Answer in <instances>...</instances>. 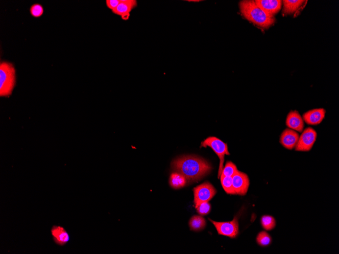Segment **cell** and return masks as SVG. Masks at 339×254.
Segmentation results:
<instances>
[{
    "instance_id": "obj_21",
    "label": "cell",
    "mask_w": 339,
    "mask_h": 254,
    "mask_svg": "<svg viewBox=\"0 0 339 254\" xmlns=\"http://www.w3.org/2000/svg\"><path fill=\"white\" fill-rule=\"evenodd\" d=\"M257 241L260 246L266 247L271 244L272 238L267 232L262 231L259 233L257 238Z\"/></svg>"
},
{
    "instance_id": "obj_25",
    "label": "cell",
    "mask_w": 339,
    "mask_h": 254,
    "mask_svg": "<svg viewBox=\"0 0 339 254\" xmlns=\"http://www.w3.org/2000/svg\"><path fill=\"white\" fill-rule=\"evenodd\" d=\"M189 1V2H199L200 1H197V0H196V1H194V0H193V1H192V0H191V1Z\"/></svg>"
},
{
    "instance_id": "obj_8",
    "label": "cell",
    "mask_w": 339,
    "mask_h": 254,
    "mask_svg": "<svg viewBox=\"0 0 339 254\" xmlns=\"http://www.w3.org/2000/svg\"><path fill=\"white\" fill-rule=\"evenodd\" d=\"M233 186L236 194L245 195L249 186L248 176L245 173L238 171L232 177Z\"/></svg>"
},
{
    "instance_id": "obj_10",
    "label": "cell",
    "mask_w": 339,
    "mask_h": 254,
    "mask_svg": "<svg viewBox=\"0 0 339 254\" xmlns=\"http://www.w3.org/2000/svg\"><path fill=\"white\" fill-rule=\"evenodd\" d=\"M299 137L297 132L287 129L281 135L280 143L285 148L292 150L297 144Z\"/></svg>"
},
{
    "instance_id": "obj_14",
    "label": "cell",
    "mask_w": 339,
    "mask_h": 254,
    "mask_svg": "<svg viewBox=\"0 0 339 254\" xmlns=\"http://www.w3.org/2000/svg\"><path fill=\"white\" fill-rule=\"evenodd\" d=\"M255 2L267 15L273 17L280 11L282 5L280 0H256Z\"/></svg>"
},
{
    "instance_id": "obj_23",
    "label": "cell",
    "mask_w": 339,
    "mask_h": 254,
    "mask_svg": "<svg viewBox=\"0 0 339 254\" xmlns=\"http://www.w3.org/2000/svg\"><path fill=\"white\" fill-rule=\"evenodd\" d=\"M197 213L204 216L208 214L211 210V205L208 202H204L195 207Z\"/></svg>"
},
{
    "instance_id": "obj_7",
    "label": "cell",
    "mask_w": 339,
    "mask_h": 254,
    "mask_svg": "<svg viewBox=\"0 0 339 254\" xmlns=\"http://www.w3.org/2000/svg\"><path fill=\"white\" fill-rule=\"evenodd\" d=\"M214 224L219 234L235 238L239 233V223L237 217L233 221L226 222H218L209 219Z\"/></svg>"
},
{
    "instance_id": "obj_12",
    "label": "cell",
    "mask_w": 339,
    "mask_h": 254,
    "mask_svg": "<svg viewBox=\"0 0 339 254\" xmlns=\"http://www.w3.org/2000/svg\"><path fill=\"white\" fill-rule=\"evenodd\" d=\"M50 231L55 244L63 247L67 245L69 242L70 235L62 226L53 225Z\"/></svg>"
},
{
    "instance_id": "obj_1",
    "label": "cell",
    "mask_w": 339,
    "mask_h": 254,
    "mask_svg": "<svg viewBox=\"0 0 339 254\" xmlns=\"http://www.w3.org/2000/svg\"><path fill=\"white\" fill-rule=\"evenodd\" d=\"M172 167L190 182L199 181L211 170V165L205 160L194 156L179 158L172 162Z\"/></svg>"
},
{
    "instance_id": "obj_24",
    "label": "cell",
    "mask_w": 339,
    "mask_h": 254,
    "mask_svg": "<svg viewBox=\"0 0 339 254\" xmlns=\"http://www.w3.org/2000/svg\"><path fill=\"white\" fill-rule=\"evenodd\" d=\"M121 0H106V4L109 9L113 11L118 6Z\"/></svg>"
},
{
    "instance_id": "obj_20",
    "label": "cell",
    "mask_w": 339,
    "mask_h": 254,
    "mask_svg": "<svg viewBox=\"0 0 339 254\" xmlns=\"http://www.w3.org/2000/svg\"><path fill=\"white\" fill-rule=\"evenodd\" d=\"M238 171L237 167L234 163L231 162H228L223 168L221 176L233 177Z\"/></svg>"
},
{
    "instance_id": "obj_2",
    "label": "cell",
    "mask_w": 339,
    "mask_h": 254,
    "mask_svg": "<svg viewBox=\"0 0 339 254\" xmlns=\"http://www.w3.org/2000/svg\"><path fill=\"white\" fill-rule=\"evenodd\" d=\"M239 7L242 16L248 21L263 29H267L275 23L274 17L265 12L252 0H245L240 2Z\"/></svg>"
},
{
    "instance_id": "obj_11",
    "label": "cell",
    "mask_w": 339,
    "mask_h": 254,
    "mask_svg": "<svg viewBox=\"0 0 339 254\" xmlns=\"http://www.w3.org/2000/svg\"><path fill=\"white\" fill-rule=\"evenodd\" d=\"M286 125L289 129L299 133H302L305 126L303 119L297 111H291L289 113Z\"/></svg>"
},
{
    "instance_id": "obj_16",
    "label": "cell",
    "mask_w": 339,
    "mask_h": 254,
    "mask_svg": "<svg viewBox=\"0 0 339 254\" xmlns=\"http://www.w3.org/2000/svg\"><path fill=\"white\" fill-rule=\"evenodd\" d=\"M306 1L300 0H285L283 12L285 15H291L298 10Z\"/></svg>"
},
{
    "instance_id": "obj_6",
    "label": "cell",
    "mask_w": 339,
    "mask_h": 254,
    "mask_svg": "<svg viewBox=\"0 0 339 254\" xmlns=\"http://www.w3.org/2000/svg\"><path fill=\"white\" fill-rule=\"evenodd\" d=\"M317 133L312 128L304 130L299 137L298 142L295 147L296 151L308 152L313 148L317 139Z\"/></svg>"
},
{
    "instance_id": "obj_18",
    "label": "cell",
    "mask_w": 339,
    "mask_h": 254,
    "mask_svg": "<svg viewBox=\"0 0 339 254\" xmlns=\"http://www.w3.org/2000/svg\"><path fill=\"white\" fill-rule=\"evenodd\" d=\"M222 186L226 192L229 194H236L233 186L232 177L221 176Z\"/></svg>"
},
{
    "instance_id": "obj_15",
    "label": "cell",
    "mask_w": 339,
    "mask_h": 254,
    "mask_svg": "<svg viewBox=\"0 0 339 254\" xmlns=\"http://www.w3.org/2000/svg\"><path fill=\"white\" fill-rule=\"evenodd\" d=\"M187 180L178 172L173 173L170 178V185L174 189H180L186 186Z\"/></svg>"
},
{
    "instance_id": "obj_4",
    "label": "cell",
    "mask_w": 339,
    "mask_h": 254,
    "mask_svg": "<svg viewBox=\"0 0 339 254\" xmlns=\"http://www.w3.org/2000/svg\"><path fill=\"white\" fill-rule=\"evenodd\" d=\"M206 148L210 147L213 149L220 160V164L218 170V178H220L224 162L225 155H230L227 144L222 142L219 139L215 137H210L205 139L201 143V147Z\"/></svg>"
},
{
    "instance_id": "obj_3",
    "label": "cell",
    "mask_w": 339,
    "mask_h": 254,
    "mask_svg": "<svg viewBox=\"0 0 339 254\" xmlns=\"http://www.w3.org/2000/svg\"><path fill=\"white\" fill-rule=\"evenodd\" d=\"M16 84V70L12 64L3 62L0 64V96L8 97L12 94Z\"/></svg>"
},
{
    "instance_id": "obj_19",
    "label": "cell",
    "mask_w": 339,
    "mask_h": 254,
    "mask_svg": "<svg viewBox=\"0 0 339 254\" xmlns=\"http://www.w3.org/2000/svg\"><path fill=\"white\" fill-rule=\"evenodd\" d=\"M263 228L267 231L273 230L276 227V220L272 216L266 215L261 218Z\"/></svg>"
},
{
    "instance_id": "obj_13",
    "label": "cell",
    "mask_w": 339,
    "mask_h": 254,
    "mask_svg": "<svg viewBox=\"0 0 339 254\" xmlns=\"http://www.w3.org/2000/svg\"><path fill=\"white\" fill-rule=\"evenodd\" d=\"M326 113V110L323 108L315 109L305 113L302 118L307 124L317 125L323 121Z\"/></svg>"
},
{
    "instance_id": "obj_17",
    "label": "cell",
    "mask_w": 339,
    "mask_h": 254,
    "mask_svg": "<svg viewBox=\"0 0 339 254\" xmlns=\"http://www.w3.org/2000/svg\"><path fill=\"white\" fill-rule=\"evenodd\" d=\"M189 225L191 230L197 231L203 230L206 227V223L203 217L194 216L191 219Z\"/></svg>"
},
{
    "instance_id": "obj_5",
    "label": "cell",
    "mask_w": 339,
    "mask_h": 254,
    "mask_svg": "<svg viewBox=\"0 0 339 254\" xmlns=\"http://www.w3.org/2000/svg\"><path fill=\"white\" fill-rule=\"evenodd\" d=\"M195 207L204 202H208L215 196L217 190L209 182H205L194 189Z\"/></svg>"
},
{
    "instance_id": "obj_22",
    "label": "cell",
    "mask_w": 339,
    "mask_h": 254,
    "mask_svg": "<svg viewBox=\"0 0 339 254\" xmlns=\"http://www.w3.org/2000/svg\"><path fill=\"white\" fill-rule=\"evenodd\" d=\"M30 11L32 17L37 18L43 15L44 9L41 5L35 4L31 7Z\"/></svg>"
},
{
    "instance_id": "obj_9",
    "label": "cell",
    "mask_w": 339,
    "mask_h": 254,
    "mask_svg": "<svg viewBox=\"0 0 339 254\" xmlns=\"http://www.w3.org/2000/svg\"><path fill=\"white\" fill-rule=\"evenodd\" d=\"M137 6L136 0H121L118 6L112 12L115 15L120 16L122 20L127 21L130 19L132 11Z\"/></svg>"
}]
</instances>
